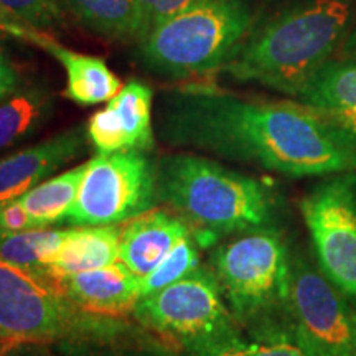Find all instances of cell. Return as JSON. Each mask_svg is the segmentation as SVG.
Returning a JSON list of instances; mask_svg holds the SVG:
<instances>
[{
	"instance_id": "cell-22",
	"label": "cell",
	"mask_w": 356,
	"mask_h": 356,
	"mask_svg": "<svg viewBox=\"0 0 356 356\" xmlns=\"http://www.w3.org/2000/svg\"><path fill=\"white\" fill-rule=\"evenodd\" d=\"M244 350L246 356H322L300 335L289 314L249 328Z\"/></svg>"
},
{
	"instance_id": "cell-4",
	"label": "cell",
	"mask_w": 356,
	"mask_h": 356,
	"mask_svg": "<svg viewBox=\"0 0 356 356\" xmlns=\"http://www.w3.org/2000/svg\"><path fill=\"white\" fill-rule=\"evenodd\" d=\"M251 24L248 0H207L155 26L139 42L137 55L159 76H203L228 63Z\"/></svg>"
},
{
	"instance_id": "cell-26",
	"label": "cell",
	"mask_w": 356,
	"mask_h": 356,
	"mask_svg": "<svg viewBox=\"0 0 356 356\" xmlns=\"http://www.w3.org/2000/svg\"><path fill=\"white\" fill-rule=\"evenodd\" d=\"M29 229L40 228L19 200H13L0 207V233H22Z\"/></svg>"
},
{
	"instance_id": "cell-29",
	"label": "cell",
	"mask_w": 356,
	"mask_h": 356,
	"mask_svg": "<svg viewBox=\"0 0 356 356\" xmlns=\"http://www.w3.org/2000/svg\"><path fill=\"white\" fill-rule=\"evenodd\" d=\"M345 53H346V58H350V60H356V30L345 44Z\"/></svg>"
},
{
	"instance_id": "cell-27",
	"label": "cell",
	"mask_w": 356,
	"mask_h": 356,
	"mask_svg": "<svg viewBox=\"0 0 356 356\" xmlns=\"http://www.w3.org/2000/svg\"><path fill=\"white\" fill-rule=\"evenodd\" d=\"M244 343H246V338L236 335L228 340L218 341L215 345L203 346L198 350H186L184 356H246Z\"/></svg>"
},
{
	"instance_id": "cell-25",
	"label": "cell",
	"mask_w": 356,
	"mask_h": 356,
	"mask_svg": "<svg viewBox=\"0 0 356 356\" xmlns=\"http://www.w3.org/2000/svg\"><path fill=\"white\" fill-rule=\"evenodd\" d=\"M207 0H137L142 22L140 40L152 32L155 26Z\"/></svg>"
},
{
	"instance_id": "cell-3",
	"label": "cell",
	"mask_w": 356,
	"mask_h": 356,
	"mask_svg": "<svg viewBox=\"0 0 356 356\" xmlns=\"http://www.w3.org/2000/svg\"><path fill=\"white\" fill-rule=\"evenodd\" d=\"M351 20L346 0H309L256 30L222 70L238 81L257 83L297 97L345 37Z\"/></svg>"
},
{
	"instance_id": "cell-13",
	"label": "cell",
	"mask_w": 356,
	"mask_h": 356,
	"mask_svg": "<svg viewBox=\"0 0 356 356\" xmlns=\"http://www.w3.org/2000/svg\"><path fill=\"white\" fill-rule=\"evenodd\" d=\"M86 142L84 127L76 126L0 159V207L20 198L79 157Z\"/></svg>"
},
{
	"instance_id": "cell-16",
	"label": "cell",
	"mask_w": 356,
	"mask_h": 356,
	"mask_svg": "<svg viewBox=\"0 0 356 356\" xmlns=\"http://www.w3.org/2000/svg\"><path fill=\"white\" fill-rule=\"evenodd\" d=\"M296 99L356 137V60H328Z\"/></svg>"
},
{
	"instance_id": "cell-2",
	"label": "cell",
	"mask_w": 356,
	"mask_h": 356,
	"mask_svg": "<svg viewBox=\"0 0 356 356\" xmlns=\"http://www.w3.org/2000/svg\"><path fill=\"white\" fill-rule=\"evenodd\" d=\"M157 198L184 220L198 243L270 228L277 211L273 186L207 157L173 154L157 163Z\"/></svg>"
},
{
	"instance_id": "cell-11",
	"label": "cell",
	"mask_w": 356,
	"mask_h": 356,
	"mask_svg": "<svg viewBox=\"0 0 356 356\" xmlns=\"http://www.w3.org/2000/svg\"><path fill=\"white\" fill-rule=\"evenodd\" d=\"M152 104V88L137 79L124 84L104 109L89 118L86 126L89 144L97 154L150 152L155 144Z\"/></svg>"
},
{
	"instance_id": "cell-8",
	"label": "cell",
	"mask_w": 356,
	"mask_h": 356,
	"mask_svg": "<svg viewBox=\"0 0 356 356\" xmlns=\"http://www.w3.org/2000/svg\"><path fill=\"white\" fill-rule=\"evenodd\" d=\"M157 163L140 150L97 154L86 162L79 193L66 216L70 226L122 225L152 210Z\"/></svg>"
},
{
	"instance_id": "cell-30",
	"label": "cell",
	"mask_w": 356,
	"mask_h": 356,
	"mask_svg": "<svg viewBox=\"0 0 356 356\" xmlns=\"http://www.w3.org/2000/svg\"><path fill=\"white\" fill-rule=\"evenodd\" d=\"M0 20H10V17H8L7 13L2 10V8H0Z\"/></svg>"
},
{
	"instance_id": "cell-14",
	"label": "cell",
	"mask_w": 356,
	"mask_h": 356,
	"mask_svg": "<svg viewBox=\"0 0 356 356\" xmlns=\"http://www.w3.org/2000/svg\"><path fill=\"white\" fill-rule=\"evenodd\" d=\"M58 284L74 305L99 317H126L140 299V277L121 261L71 274Z\"/></svg>"
},
{
	"instance_id": "cell-5",
	"label": "cell",
	"mask_w": 356,
	"mask_h": 356,
	"mask_svg": "<svg viewBox=\"0 0 356 356\" xmlns=\"http://www.w3.org/2000/svg\"><path fill=\"white\" fill-rule=\"evenodd\" d=\"M210 267L239 327L249 330L287 315L292 254L277 229L248 231L220 244Z\"/></svg>"
},
{
	"instance_id": "cell-18",
	"label": "cell",
	"mask_w": 356,
	"mask_h": 356,
	"mask_svg": "<svg viewBox=\"0 0 356 356\" xmlns=\"http://www.w3.org/2000/svg\"><path fill=\"white\" fill-rule=\"evenodd\" d=\"M53 111V95L40 84L20 86L0 99V152L37 134Z\"/></svg>"
},
{
	"instance_id": "cell-20",
	"label": "cell",
	"mask_w": 356,
	"mask_h": 356,
	"mask_svg": "<svg viewBox=\"0 0 356 356\" xmlns=\"http://www.w3.org/2000/svg\"><path fill=\"white\" fill-rule=\"evenodd\" d=\"M84 172L86 163H81L60 175L47 178L17 200L24 204L38 228L60 225L66 221V216L76 202Z\"/></svg>"
},
{
	"instance_id": "cell-1",
	"label": "cell",
	"mask_w": 356,
	"mask_h": 356,
	"mask_svg": "<svg viewBox=\"0 0 356 356\" xmlns=\"http://www.w3.org/2000/svg\"><path fill=\"white\" fill-rule=\"evenodd\" d=\"M157 131L170 145L287 177L356 172V137L299 101L178 88L160 99Z\"/></svg>"
},
{
	"instance_id": "cell-7",
	"label": "cell",
	"mask_w": 356,
	"mask_h": 356,
	"mask_svg": "<svg viewBox=\"0 0 356 356\" xmlns=\"http://www.w3.org/2000/svg\"><path fill=\"white\" fill-rule=\"evenodd\" d=\"M132 315L184 351L241 335L210 266H200L185 279L142 297Z\"/></svg>"
},
{
	"instance_id": "cell-23",
	"label": "cell",
	"mask_w": 356,
	"mask_h": 356,
	"mask_svg": "<svg viewBox=\"0 0 356 356\" xmlns=\"http://www.w3.org/2000/svg\"><path fill=\"white\" fill-rule=\"evenodd\" d=\"M200 266H202V244L191 231L163 257V261L152 273L140 277V299L185 279Z\"/></svg>"
},
{
	"instance_id": "cell-15",
	"label": "cell",
	"mask_w": 356,
	"mask_h": 356,
	"mask_svg": "<svg viewBox=\"0 0 356 356\" xmlns=\"http://www.w3.org/2000/svg\"><path fill=\"white\" fill-rule=\"evenodd\" d=\"M190 233V226L172 210L152 208L121 225L119 261L144 277Z\"/></svg>"
},
{
	"instance_id": "cell-10",
	"label": "cell",
	"mask_w": 356,
	"mask_h": 356,
	"mask_svg": "<svg viewBox=\"0 0 356 356\" xmlns=\"http://www.w3.org/2000/svg\"><path fill=\"white\" fill-rule=\"evenodd\" d=\"M287 314L322 356H356V309L304 256H292Z\"/></svg>"
},
{
	"instance_id": "cell-28",
	"label": "cell",
	"mask_w": 356,
	"mask_h": 356,
	"mask_svg": "<svg viewBox=\"0 0 356 356\" xmlns=\"http://www.w3.org/2000/svg\"><path fill=\"white\" fill-rule=\"evenodd\" d=\"M20 86V76L17 73L15 66L8 60V56L3 51L2 44H0V99L10 95Z\"/></svg>"
},
{
	"instance_id": "cell-6",
	"label": "cell",
	"mask_w": 356,
	"mask_h": 356,
	"mask_svg": "<svg viewBox=\"0 0 356 356\" xmlns=\"http://www.w3.org/2000/svg\"><path fill=\"white\" fill-rule=\"evenodd\" d=\"M109 317L88 314L71 302L56 280L0 257V343L6 348L115 333Z\"/></svg>"
},
{
	"instance_id": "cell-19",
	"label": "cell",
	"mask_w": 356,
	"mask_h": 356,
	"mask_svg": "<svg viewBox=\"0 0 356 356\" xmlns=\"http://www.w3.org/2000/svg\"><path fill=\"white\" fill-rule=\"evenodd\" d=\"M65 12L92 33L109 40L139 42L142 22L137 0H58Z\"/></svg>"
},
{
	"instance_id": "cell-17",
	"label": "cell",
	"mask_w": 356,
	"mask_h": 356,
	"mask_svg": "<svg viewBox=\"0 0 356 356\" xmlns=\"http://www.w3.org/2000/svg\"><path fill=\"white\" fill-rule=\"evenodd\" d=\"M119 246L121 225L74 226L48 259L44 277L58 282L71 274L113 264L119 261Z\"/></svg>"
},
{
	"instance_id": "cell-9",
	"label": "cell",
	"mask_w": 356,
	"mask_h": 356,
	"mask_svg": "<svg viewBox=\"0 0 356 356\" xmlns=\"http://www.w3.org/2000/svg\"><path fill=\"white\" fill-rule=\"evenodd\" d=\"M356 172L335 173L300 202L317 266L356 304Z\"/></svg>"
},
{
	"instance_id": "cell-21",
	"label": "cell",
	"mask_w": 356,
	"mask_h": 356,
	"mask_svg": "<svg viewBox=\"0 0 356 356\" xmlns=\"http://www.w3.org/2000/svg\"><path fill=\"white\" fill-rule=\"evenodd\" d=\"M68 229H29L22 233H0V257L44 277V266L60 246Z\"/></svg>"
},
{
	"instance_id": "cell-12",
	"label": "cell",
	"mask_w": 356,
	"mask_h": 356,
	"mask_svg": "<svg viewBox=\"0 0 356 356\" xmlns=\"http://www.w3.org/2000/svg\"><path fill=\"white\" fill-rule=\"evenodd\" d=\"M0 29L12 33L13 37L37 44L63 66L66 71L63 95L70 101L81 106H95L113 99L121 91V79L111 71L102 58L70 50L43 30L15 20H0Z\"/></svg>"
},
{
	"instance_id": "cell-24",
	"label": "cell",
	"mask_w": 356,
	"mask_h": 356,
	"mask_svg": "<svg viewBox=\"0 0 356 356\" xmlns=\"http://www.w3.org/2000/svg\"><path fill=\"white\" fill-rule=\"evenodd\" d=\"M0 8L10 20L40 30L53 29L65 22V10L58 0H0Z\"/></svg>"
},
{
	"instance_id": "cell-31",
	"label": "cell",
	"mask_w": 356,
	"mask_h": 356,
	"mask_svg": "<svg viewBox=\"0 0 356 356\" xmlns=\"http://www.w3.org/2000/svg\"><path fill=\"white\" fill-rule=\"evenodd\" d=\"M3 350H6V346H3L2 343H0V355H2V353H3Z\"/></svg>"
}]
</instances>
